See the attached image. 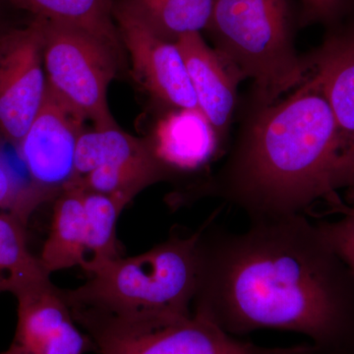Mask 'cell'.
<instances>
[{"label":"cell","instance_id":"1","mask_svg":"<svg viewBox=\"0 0 354 354\" xmlns=\"http://www.w3.org/2000/svg\"><path fill=\"white\" fill-rule=\"evenodd\" d=\"M218 215L200 227L193 313L230 335L288 330L325 353L354 354V278L315 221L260 218L234 232Z\"/></svg>","mask_w":354,"mask_h":354},{"label":"cell","instance_id":"2","mask_svg":"<svg viewBox=\"0 0 354 354\" xmlns=\"http://www.w3.org/2000/svg\"><path fill=\"white\" fill-rule=\"evenodd\" d=\"M249 221L305 214L351 189L332 111L310 67L283 99L259 104L208 187Z\"/></svg>","mask_w":354,"mask_h":354},{"label":"cell","instance_id":"3","mask_svg":"<svg viewBox=\"0 0 354 354\" xmlns=\"http://www.w3.org/2000/svg\"><path fill=\"white\" fill-rule=\"evenodd\" d=\"M196 232L171 234L134 257L91 268L75 290H62L79 325L115 322L160 328L193 315L198 281Z\"/></svg>","mask_w":354,"mask_h":354},{"label":"cell","instance_id":"4","mask_svg":"<svg viewBox=\"0 0 354 354\" xmlns=\"http://www.w3.org/2000/svg\"><path fill=\"white\" fill-rule=\"evenodd\" d=\"M297 21L292 0H215L207 31L221 57L253 81L259 104L278 101L308 75V58L295 50Z\"/></svg>","mask_w":354,"mask_h":354},{"label":"cell","instance_id":"5","mask_svg":"<svg viewBox=\"0 0 354 354\" xmlns=\"http://www.w3.org/2000/svg\"><path fill=\"white\" fill-rule=\"evenodd\" d=\"M43 55L48 86L92 121L95 129L116 127L106 95L118 50L80 28L44 19Z\"/></svg>","mask_w":354,"mask_h":354},{"label":"cell","instance_id":"6","mask_svg":"<svg viewBox=\"0 0 354 354\" xmlns=\"http://www.w3.org/2000/svg\"><path fill=\"white\" fill-rule=\"evenodd\" d=\"M101 354H310L312 346L267 348L239 341L201 314L160 328L115 322L83 324Z\"/></svg>","mask_w":354,"mask_h":354},{"label":"cell","instance_id":"7","mask_svg":"<svg viewBox=\"0 0 354 354\" xmlns=\"http://www.w3.org/2000/svg\"><path fill=\"white\" fill-rule=\"evenodd\" d=\"M86 120L81 111L48 84L41 109L17 146L38 206L51 193H62L73 180L77 145Z\"/></svg>","mask_w":354,"mask_h":354},{"label":"cell","instance_id":"8","mask_svg":"<svg viewBox=\"0 0 354 354\" xmlns=\"http://www.w3.org/2000/svg\"><path fill=\"white\" fill-rule=\"evenodd\" d=\"M44 19L0 32V136L16 147L43 104Z\"/></svg>","mask_w":354,"mask_h":354},{"label":"cell","instance_id":"9","mask_svg":"<svg viewBox=\"0 0 354 354\" xmlns=\"http://www.w3.org/2000/svg\"><path fill=\"white\" fill-rule=\"evenodd\" d=\"M114 21L139 82L174 109H199L180 50L153 32L125 0L116 2Z\"/></svg>","mask_w":354,"mask_h":354},{"label":"cell","instance_id":"10","mask_svg":"<svg viewBox=\"0 0 354 354\" xmlns=\"http://www.w3.org/2000/svg\"><path fill=\"white\" fill-rule=\"evenodd\" d=\"M17 298V328L9 351L14 354H85L95 348L77 328L62 290L50 277L13 291Z\"/></svg>","mask_w":354,"mask_h":354},{"label":"cell","instance_id":"11","mask_svg":"<svg viewBox=\"0 0 354 354\" xmlns=\"http://www.w3.org/2000/svg\"><path fill=\"white\" fill-rule=\"evenodd\" d=\"M327 97L354 188V25L328 35L308 57Z\"/></svg>","mask_w":354,"mask_h":354},{"label":"cell","instance_id":"12","mask_svg":"<svg viewBox=\"0 0 354 354\" xmlns=\"http://www.w3.org/2000/svg\"><path fill=\"white\" fill-rule=\"evenodd\" d=\"M176 44L187 69L198 108L223 144L237 102V85L243 78L216 48H209L201 32L183 35Z\"/></svg>","mask_w":354,"mask_h":354},{"label":"cell","instance_id":"13","mask_svg":"<svg viewBox=\"0 0 354 354\" xmlns=\"http://www.w3.org/2000/svg\"><path fill=\"white\" fill-rule=\"evenodd\" d=\"M223 145L199 109H174L158 121L151 149L165 169L199 171Z\"/></svg>","mask_w":354,"mask_h":354},{"label":"cell","instance_id":"14","mask_svg":"<svg viewBox=\"0 0 354 354\" xmlns=\"http://www.w3.org/2000/svg\"><path fill=\"white\" fill-rule=\"evenodd\" d=\"M39 263L48 274L85 265L86 220L82 191L68 185L55 202L50 234L41 249Z\"/></svg>","mask_w":354,"mask_h":354},{"label":"cell","instance_id":"15","mask_svg":"<svg viewBox=\"0 0 354 354\" xmlns=\"http://www.w3.org/2000/svg\"><path fill=\"white\" fill-rule=\"evenodd\" d=\"M8 4L51 22L80 28L120 51V32L114 21L118 0H6Z\"/></svg>","mask_w":354,"mask_h":354},{"label":"cell","instance_id":"16","mask_svg":"<svg viewBox=\"0 0 354 354\" xmlns=\"http://www.w3.org/2000/svg\"><path fill=\"white\" fill-rule=\"evenodd\" d=\"M152 156L155 155L150 145L118 127L94 128L92 131H84L79 139L73 180L82 178L99 167L129 164Z\"/></svg>","mask_w":354,"mask_h":354},{"label":"cell","instance_id":"17","mask_svg":"<svg viewBox=\"0 0 354 354\" xmlns=\"http://www.w3.org/2000/svg\"><path fill=\"white\" fill-rule=\"evenodd\" d=\"M80 189L85 211L87 250V261L83 269L88 272L95 266L120 257L116 225L121 212L130 201L120 195Z\"/></svg>","mask_w":354,"mask_h":354},{"label":"cell","instance_id":"18","mask_svg":"<svg viewBox=\"0 0 354 354\" xmlns=\"http://www.w3.org/2000/svg\"><path fill=\"white\" fill-rule=\"evenodd\" d=\"M158 36L174 41L207 30L215 0H125Z\"/></svg>","mask_w":354,"mask_h":354},{"label":"cell","instance_id":"19","mask_svg":"<svg viewBox=\"0 0 354 354\" xmlns=\"http://www.w3.org/2000/svg\"><path fill=\"white\" fill-rule=\"evenodd\" d=\"M167 169L155 156L116 167H102L70 183L84 190L108 195H120L131 201L139 192L162 180ZM68 186V185H67Z\"/></svg>","mask_w":354,"mask_h":354},{"label":"cell","instance_id":"20","mask_svg":"<svg viewBox=\"0 0 354 354\" xmlns=\"http://www.w3.org/2000/svg\"><path fill=\"white\" fill-rule=\"evenodd\" d=\"M26 225L17 214L0 211V274L10 279L11 293L20 286L50 277L39 258L29 250Z\"/></svg>","mask_w":354,"mask_h":354},{"label":"cell","instance_id":"21","mask_svg":"<svg viewBox=\"0 0 354 354\" xmlns=\"http://www.w3.org/2000/svg\"><path fill=\"white\" fill-rule=\"evenodd\" d=\"M326 204L337 218L316 221V225L354 278V188L344 191V199L337 195Z\"/></svg>","mask_w":354,"mask_h":354},{"label":"cell","instance_id":"22","mask_svg":"<svg viewBox=\"0 0 354 354\" xmlns=\"http://www.w3.org/2000/svg\"><path fill=\"white\" fill-rule=\"evenodd\" d=\"M37 207L29 184L20 178L0 151V211L12 212L28 223Z\"/></svg>","mask_w":354,"mask_h":354},{"label":"cell","instance_id":"23","mask_svg":"<svg viewBox=\"0 0 354 354\" xmlns=\"http://www.w3.org/2000/svg\"><path fill=\"white\" fill-rule=\"evenodd\" d=\"M351 0H300V23L332 24L346 10Z\"/></svg>","mask_w":354,"mask_h":354},{"label":"cell","instance_id":"24","mask_svg":"<svg viewBox=\"0 0 354 354\" xmlns=\"http://www.w3.org/2000/svg\"><path fill=\"white\" fill-rule=\"evenodd\" d=\"M12 290V283L10 279L4 274H0V293L11 292Z\"/></svg>","mask_w":354,"mask_h":354},{"label":"cell","instance_id":"25","mask_svg":"<svg viewBox=\"0 0 354 354\" xmlns=\"http://www.w3.org/2000/svg\"><path fill=\"white\" fill-rule=\"evenodd\" d=\"M3 3H8V2L6 1V0H0V12H1V6ZM6 28H1L0 27V32L3 31V30H6Z\"/></svg>","mask_w":354,"mask_h":354},{"label":"cell","instance_id":"26","mask_svg":"<svg viewBox=\"0 0 354 354\" xmlns=\"http://www.w3.org/2000/svg\"><path fill=\"white\" fill-rule=\"evenodd\" d=\"M312 354H330V353H322V351H318V349H316V351H314V353Z\"/></svg>","mask_w":354,"mask_h":354},{"label":"cell","instance_id":"27","mask_svg":"<svg viewBox=\"0 0 354 354\" xmlns=\"http://www.w3.org/2000/svg\"><path fill=\"white\" fill-rule=\"evenodd\" d=\"M0 354H14L12 351H9V349H7L6 351H3V353H0Z\"/></svg>","mask_w":354,"mask_h":354}]
</instances>
